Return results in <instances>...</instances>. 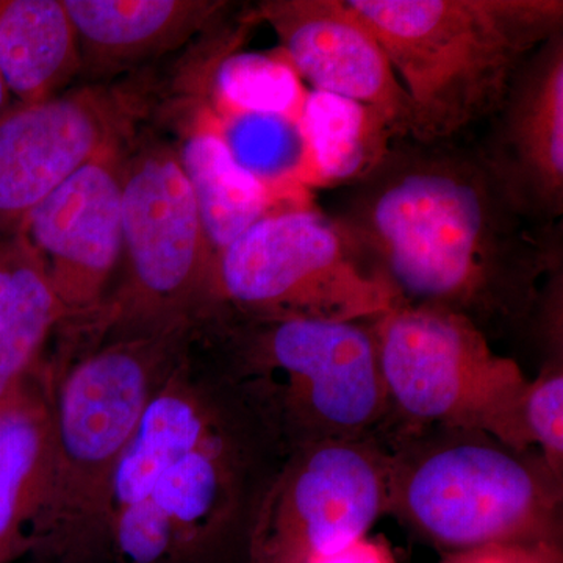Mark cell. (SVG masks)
I'll list each match as a JSON object with an SVG mask.
<instances>
[{
    "label": "cell",
    "instance_id": "cell-1",
    "mask_svg": "<svg viewBox=\"0 0 563 563\" xmlns=\"http://www.w3.org/2000/svg\"><path fill=\"white\" fill-rule=\"evenodd\" d=\"M333 220L406 306L472 321L488 340L532 332L562 268L561 232L515 206L479 150L393 141Z\"/></svg>",
    "mask_w": 563,
    "mask_h": 563
},
{
    "label": "cell",
    "instance_id": "cell-2",
    "mask_svg": "<svg viewBox=\"0 0 563 563\" xmlns=\"http://www.w3.org/2000/svg\"><path fill=\"white\" fill-rule=\"evenodd\" d=\"M284 461L190 340L118 463L77 563H246L255 514Z\"/></svg>",
    "mask_w": 563,
    "mask_h": 563
},
{
    "label": "cell",
    "instance_id": "cell-3",
    "mask_svg": "<svg viewBox=\"0 0 563 563\" xmlns=\"http://www.w3.org/2000/svg\"><path fill=\"white\" fill-rule=\"evenodd\" d=\"M192 344L285 457L328 440L379 435L387 424L372 321L214 309L196 322Z\"/></svg>",
    "mask_w": 563,
    "mask_h": 563
},
{
    "label": "cell",
    "instance_id": "cell-4",
    "mask_svg": "<svg viewBox=\"0 0 563 563\" xmlns=\"http://www.w3.org/2000/svg\"><path fill=\"white\" fill-rule=\"evenodd\" d=\"M191 329L73 339L43 368L49 387L46 496L29 558L77 563L90 543L118 463L151 399L188 350Z\"/></svg>",
    "mask_w": 563,
    "mask_h": 563
},
{
    "label": "cell",
    "instance_id": "cell-5",
    "mask_svg": "<svg viewBox=\"0 0 563 563\" xmlns=\"http://www.w3.org/2000/svg\"><path fill=\"white\" fill-rule=\"evenodd\" d=\"M412 103L410 140L454 143L493 120L518 70L563 31L562 0H347Z\"/></svg>",
    "mask_w": 563,
    "mask_h": 563
},
{
    "label": "cell",
    "instance_id": "cell-6",
    "mask_svg": "<svg viewBox=\"0 0 563 563\" xmlns=\"http://www.w3.org/2000/svg\"><path fill=\"white\" fill-rule=\"evenodd\" d=\"M385 440L391 448L388 514L444 554L492 543L562 547L563 483L539 451L461 429Z\"/></svg>",
    "mask_w": 563,
    "mask_h": 563
},
{
    "label": "cell",
    "instance_id": "cell-7",
    "mask_svg": "<svg viewBox=\"0 0 563 563\" xmlns=\"http://www.w3.org/2000/svg\"><path fill=\"white\" fill-rule=\"evenodd\" d=\"M372 328L387 396L384 435L461 429L536 450L525 424L528 377L472 321L402 303L374 318Z\"/></svg>",
    "mask_w": 563,
    "mask_h": 563
},
{
    "label": "cell",
    "instance_id": "cell-8",
    "mask_svg": "<svg viewBox=\"0 0 563 563\" xmlns=\"http://www.w3.org/2000/svg\"><path fill=\"white\" fill-rule=\"evenodd\" d=\"M399 306L342 225L306 202L265 214L217 255L207 312L372 321Z\"/></svg>",
    "mask_w": 563,
    "mask_h": 563
},
{
    "label": "cell",
    "instance_id": "cell-9",
    "mask_svg": "<svg viewBox=\"0 0 563 563\" xmlns=\"http://www.w3.org/2000/svg\"><path fill=\"white\" fill-rule=\"evenodd\" d=\"M120 265L101 335L190 329L209 310L214 254L179 154L162 141L124 155Z\"/></svg>",
    "mask_w": 563,
    "mask_h": 563
},
{
    "label": "cell",
    "instance_id": "cell-10",
    "mask_svg": "<svg viewBox=\"0 0 563 563\" xmlns=\"http://www.w3.org/2000/svg\"><path fill=\"white\" fill-rule=\"evenodd\" d=\"M391 448L328 440L285 457L263 493L246 563H309L368 536L390 504Z\"/></svg>",
    "mask_w": 563,
    "mask_h": 563
},
{
    "label": "cell",
    "instance_id": "cell-11",
    "mask_svg": "<svg viewBox=\"0 0 563 563\" xmlns=\"http://www.w3.org/2000/svg\"><path fill=\"white\" fill-rule=\"evenodd\" d=\"M124 155L118 144L85 163L18 232L46 269L66 313L63 328L91 324L109 299L122 254Z\"/></svg>",
    "mask_w": 563,
    "mask_h": 563
},
{
    "label": "cell",
    "instance_id": "cell-12",
    "mask_svg": "<svg viewBox=\"0 0 563 563\" xmlns=\"http://www.w3.org/2000/svg\"><path fill=\"white\" fill-rule=\"evenodd\" d=\"M132 103L117 91L85 85L0 114V236L25 218L85 163L131 132Z\"/></svg>",
    "mask_w": 563,
    "mask_h": 563
},
{
    "label": "cell",
    "instance_id": "cell-13",
    "mask_svg": "<svg viewBox=\"0 0 563 563\" xmlns=\"http://www.w3.org/2000/svg\"><path fill=\"white\" fill-rule=\"evenodd\" d=\"M247 14L273 29L282 54L314 91L376 110L395 140H410L409 96L372 27L347 0H262Z\"/></svg>",
    "mask_w": 563,
    "mask_h": 563
},
{
    "label": "cell",
    "instance_id": "cell-14",
    "mask_svg": "<svg viewBox=\"0 0 563 563\" xmlns=\"http://www.w3.org/2000/svg\"><path fill=\"white\" fill-rule=\"evenodd\" d=\"M487 146L479 150L526 217L554 225L563 213V31L518 70Z\"/></svg>",
    "mask_w": 563,
    "mask_h": 563
},
{
    "label": "cell",
    "instance_id": "cell-15",
    "mask_svg": "<svg viewBox=\"0 0 563 563\" xmlns=\"http://www.w3.org/2000/svg\"><path fill=\"white\" fill-rule=\"evenodd\" d=\"M88 79L168 54L222 20L221 0H63ZM80 73V74H81Z\"/></svg>",
    "mask_w": 563,
    "mask_h": 563
},
{
    "label": "cell",
    "instance_id": "cell-16",
    "mask_svg": "<svg viewBox=\"0 0 563 563\" xmlns=\"http://www.w3.org/2000/svg\"><path fill=\"white\" fill-rule=\"evenodd\" d=\"M49 457V387L41 363L0 401V563H16L31 554Z\"/></svg>",
    "mask_w": 563,
    "mask_h": 563
},
{
    "label": "cell",
    "instance_id": "cell-17",
    "mask_svg": "<svg viewBox=\"0 0 563 563\" xmlns=\"http://www.w3.org/2000/svg\"><path fill=\"white\" fill-rule=\"evenodd\" d=\"M192 120L177 154L217 261L222 250L265 214L307 201L273 190L247 173L233 157L209 106L196 111Z\"/></svg>",
    "mask_w": 563,
    "mask_h": 563
},
{
    "label": "cell",
    "instance_id": "cell-18",
    "mask_svg": "<svg viewBox=\"0 0 563 563\" xmlns=\"http://www.w3.org/2000/svg\"><path fill=\"white\" fill-rule=\"evenodd\" d=\"M80 73L79 40L63 0H0V76L14 102L63 95Z\"/></svg>",
    "mask_w": 563,
    "mask_h": 563
},
{
    "label": "cell",
    "instance_id": "cell-19",
    "mask_svg": "<svg viewBox=\"0 0 563 563\" xmlns=\"http://www.w3.org/2000/svg\"><path fill=\"white\" fill-rule=\"evenodd\" d=\"M65 324L38 255L21 236H0V401L40 368Z\"/></svg>",
    "mask_w": 563,
    "mask_h": 563
},
{
    "label": "cell",
    "instance_id": "cell-20",
    "mask_svg": "<svg viewBox=\"0 0 563 563\" xmlns=\"http://www.w3.org/2000/svg\"><path fill=\"white\" fill-rule=\"evenodd\" d=\"M301 132L306 144L303 184H355L383 161L396 141L376 110L318 91L307 95Z\"/></svg>",
    "mask_w": 563,
    "mask_h": 563
},
{
    "label": "cell",
    "instance_id": "cell-21",
    "mask_svg": "<svg viewBox=\"0 0 563 563\" xmlns=\"http://www.w3.org/2000/svg\"><path fill=\"white\" fill-rule=\"evenodd\" d=\"M284 58L232 55L214 76L213 113L218 118L279 114L301 121L307 92L301 77Z\"/></svg>",
    "mask_w": 563,
    "mask_h": 563
},
{
    "label": "cell",
    "instance_id": "cell-22",
    "mask_svg": "<svg viewBox=\"0 0 563 563\" xmlns=\"http://www.w3.org/2000/svg\"><path fill=\"white\" fill-rule=\"evenodd\" d=\"M525 424L533 448L563 483V354L547 355L529 380Z\"/></svg>",
    "mask_w": 563,
    "mask_h": 563
},
{
    "label": "cell",
    "instance_id": "cell-23",
    "mask_svg": "<svg viewBox=\"0 0 563 563\" xmlns=\"http://www.w3.org/2000/svg\"><path fill=\"white\" fill-rule=\"evenodd\" d=\"M439 563H562V547L548 543H492L444 554Z\"/></svg>",
    "mask_w": 563,
    "mask_h": 563
},
{
    "label": "cell",
    "instance_id": "cell-24",
    "mask_svg": "<svg viewBox=\"0 0 563 563\" xmlns=\"http://www.w3.org/2000/svg\"><path fill=\"white\" fill-rule=\"evenodd\" d=\"M309 563H396L390 543L383 536H365L339 553Z\"/></svg>",
    "mask_w": 563,
    "mask_h": 563
},
{
    "label": "cell",
    "instance_id": "cell-25",
    "mask_svg": "<svg viewBox=\"0 0 563 563\" xmlns=\"http://www.w3.org/2000/svg\"><path fill=\"white\" fill-rule=\"evenodd\" d=\"M14 101L11 98L9 88H7L5 81L0 76V114L5 113L7 110L13 106Z\"/></svg>",
    "mask_w": 563,
    "mask_h": 563
}]
</instances>
